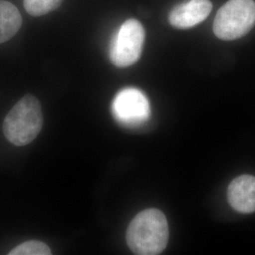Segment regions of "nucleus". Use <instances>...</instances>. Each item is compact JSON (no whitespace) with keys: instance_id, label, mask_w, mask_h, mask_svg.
<instances>
[{"instance_id":"nucleus-5","label":"nucleus","mask_w":255,"mask_h":255,"mask_svg":"<svg viewBox=\"0 0 255 255\" xmlns=\"http://www.w3.org/2000/svg\"><path fill=\"white\" fill-rule=\"evenodd\" d=\"M116 119L124 126L138 127L150 117V106L143 92L136 88H126L119 92L113 102Z\"/></svg>"},{"instance_id":"nucleus-10","label":"nucleus","mask_w":255,"mask_h":255,"mask_svg":"<svg viewBox=\"0 0 255 255\" xmlns=\"http://www.w3.org/2000/svg\"><path fill=\"white\" fill-rule=\"evenodd\" d=\"M9 255H49L51 251L48 246L37 240L27 241L13 249Z\"/></svg>"},{"instance_id":"nucleus-8","label":"nucleus","mask_w":255,"mask_h":255,"mask_svg":"<svg viewBox=\"0 0 255 255\" xmlns=\"http://www.w3.org/2000/svg\"><path fill=\"white\" fill-rule=\"evenodd\" d=\"M22 25L17 8L10 2L0 0V44L14 36Z\"/></svg>"},{"instance_id":"nucleus-2","label":"nucleus","mask_w":255,"mask_h":255,"mask_svg":"<svg viewBox=\"0 0 255 255\" xmlns=\"http://www.w3.org/2000/svg\"><path fill=\"white\" fill-rule=\"evenodd\" d=\"M40 102L32 95H27L9 111L3 122L5 137L15 146L31 143L43 127Z\"/></svg>"},{"instance_id":"nucleus-9","label":"nucleus","mask_w":255,"mask_h":255,"mask_svg":"<svg viewBox=\"0 0 255 255\" xmlns=\"http://www.w3.org/2000/svg\"><path fill=\"white\" fill-rule=\"evenodd\" d=\"M63 0H24V8L32 16H42L57 9Z\"/></svg>"},{"instance_id":"nucleus-3","label":"nucleus","mask_w":255,"mask_h":255,"mask_svg":"<svg viewBox=\"0 0 255 255\" xmlns=\"http://www.w3.org/2000/svg\"><path fill=\"white\" fill-rule=\"evenodd\" d=\"M255 26V0H229L219 9L214 33L225 41L245 36Z\"/></svg>"},{"instance_id":"nucleus-7","label":"nucleus","mask_w":255,"mask_h":255,"mask_svg":"<svg viewBox=\"0 0 255 255\" xmlns=\"http://www.w3.org/2000/svg\"><path fill=\"white\" fill-rule=\"evenodd\" d=\"M229 203L242 214L255 212V177L242 175L233 180L228 188Z\"/></svg>"},{"instance_id":"nucleus-1","label":"nucleus","mask_w":255,"mask_h":255,"mask_svg":"<svg viewBox=\"0 0 255 255\" xmlns=\"http://www.w3.org/2000/svg\"><path fill=\"white\" fill-rule=\"evenodd\" d=\"M167 241L168 224L159 210L147 209L137 214L128 228V246L134 255H160Z\"/></svg>"},{"instance_id":"nucleus-4","label":"nucleus","mask_w":255,"mask_h":255,"mask_svg":"<svg viewBox=\"0 0 255 255\" xmlns=\"http://www.w3.org/2000/svg\"><path fill=\"white\" fill-rule=\"evenodd\" d=\"M145 29L135 19H128L119 27L112 40L110 59L118 67H127L136 63L142 54Z\"/></svg>"},{"instance_id":"nucleus-6","label":"nucleus","mask_w":255,"mask_h":255,"mask_svg":"<svg viewBox=\"0 0 255 255\" xmlns=\"http://www.w3.org/2000/svg\"><path fill=\"white\" fill-rule=\"evenodd\" d=\"M212 8L210 0H188L173 8L168 20L177 28H189L207 18Z\"/></svg>"}]
</instances>
